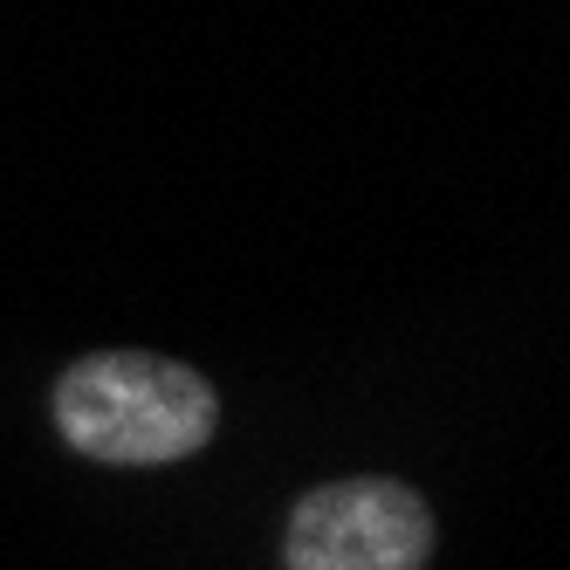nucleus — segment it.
Returning <instances> with one entry per match:
<instances>
[{"mask_svg": "<svg viewBox=\"0 0 570 570\" xmlns=\"http://www.w3.org/2000/svg\"><path fill=\"white\" fill-rule=\"evenodd\" d=\"M56 426L104 468H173L214 440L220 399L193 364L151 351H97L56 385Z\"/></svg>", "mask_w": 570, "mask_h": 570, "instance_id": "nucleus-1", "label": "nucleus"}, {"mask_svg": "<svg viewBox=\"0 0 570 570\" xmlns=\"http://www.w3.org/2000/svg\"><path fill=\"white\" fill-rule=\"evenodd\" d=\"M433 515L405 481H323L289 509V570H426Z\"/></svg>", "mask_w": 570, "mask_h": 570, "instance_id": "nucleus-2", "label": "nucleus"}]
</instances>
